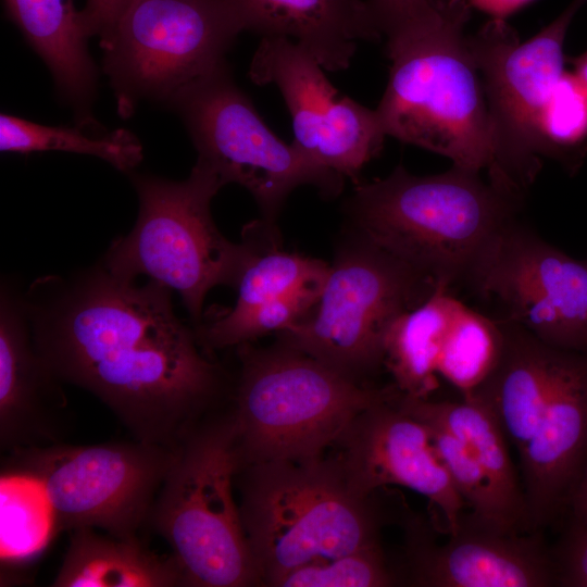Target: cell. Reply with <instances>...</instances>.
<instances>
[{"label": "cell", "instance_id": "obj_12", "mask_svg": "<svg viewBox=\"0 0 587 587\" xmlns=\"http://www.w3.org/2000/svg\"><path fill=\"white\" fill-rule=\"evenodd\" d=\"M183 117L198 161L226 184L246 188L264 220L273 222L290 192L315 186L335 197L344 176L322 167L280 140L232 78L227 64L186 88L172 103Z\"/></svg>", "mask_w": 587, "mask_h": 587}, {"label": "cell", "instance_id": "obj_22", "mask_svg": "<svg viewBox=\"0 0 587 587\" xmlns=\"http://www.w3.org/2000/svg\"><path fill=\"white\" fill-rule=\"evenodd\" d=\"M68 548L51 584L54 587L186 586L172 554L160 555L139 537L99 534L92 527L71 530Z\"/></svg>", "mask_w": 587, "mask_h": 587}, {"label": "cell", "instance_id": "obj_7", "mask_svg": "<svg viewBox=\"0 0 587 587\" xmlns=\"http://www.w3.org/2000/svg\"><path fill=\"white\" fill-rule=\"evenodd\" d=\"M133 182L138 218L100 264L120 278L146 275L176 290L199 325L207 294L218 285L236 288L249 257L248 243L226 239L211 215V201L225 183L198 160L185 180L134 175Z\"/></svg>", "mask_w": 587, "mask_h": 587}, {"label": "cell", "instance_id": "obj_21", "mask_svg": "<svg viewBox=\"0 0 587 587\" xmlns=\"http://www.w3.org/2000/svg\"><path fill=\"white\" fill-rule=\"evenodd\" d=\"M499 321L504 333L500 361L470 397L488 405L519 455L532 439L548 402L562 349L517 324Z\"/></svg>", "mask_w": 587, "mask_h": 587}, {"label": "cell", "instance_id": "obj_24", "mask_svg": "<svg viewBox=\"0 0 587 587\" xmlns=\"http://www.w3.org/2000/svg\"><path fill=\"white\" fill-rule=\"evenodd\" d=\"M7 15L45 61L58 90L86 114L96 87L87 34L73 0H3Z\"/></svg>", "mask_w": 587, "mask_h": 587}, {"label": "cell", "instance_id": "obj_16", "mask_svg": "<svg viewBox=\"0 0 587 587\" xmlns=\"http://www.w3.org/2000/svg\"><path fill=\"white\" fill-rule=\"evenodd\" d=\"M272 224L264 220L246 227L249 257L236 285V303L212 313L195 329L207 352L282 333L315 308L329 265L278 248L274 235L266 234Z\"/></svg>", "mask_w": 587, "mask_h": 587}, {"label": "cell", "instance_id": "obj_5", "mask_svg": "<svg viewBox=\"0 0 587 587\" xmlns=\"http://www.w3.org/2000/svg\"><path fill=\"white\" fill-rule=\"evenodd\" d=\"M242 367L233 416L239 469L273 461L319 459L353 420L392 399L398 389L367 388L284 345L257 351L238 346Z\"/></svg>", "mask_w": 587, "mask_h": 587}, {"label": "cell", "instance_id": "obj_26", "mask_svg": "<svg viewBox=\"0 0 587 587\" xmlns=\"http://www.w3.org/2000/svg\"><path fill=\"white\" fill-rule=\"evenodd\" d=\"M2 152L65 151L100 158L123 172H132L142 160V146L127 129L88 135L78 127L37 124L15 115H0Z\"/></svg>", "mask_w": 587, "mask_h": 587}, {"label": "cell", "instance_id": "obj_4", "mask_svg": "<svg viewBox=\"0 0 587 587\" xmlns=\"http://www.w3.org/2000/svg\"><path fill=\"white\" fill-rule=\"evenodd\" d=\"M237 473L241 521L262 583L379 545L371 496L350 486L339 460L263 462Z\"/></svg>", "mask_w": 587, "mask_h": 587}, {"label": "cell", "instance_id": "obj_8", "mask_svg": "<svg viewBox=\"0 0 587 587\" xmlns=\"http://www.w3.org/2000/svg\"><path fill=\"white\" fill-rule=\"evenodd\" d=\"M242 30L232 0H134L100 38L120 111L127 114L140 99L172 105L226 64Z\"/></svg>", "mask_w": 587, "mask_h": 587}, {"label": "cell", "instance_id": "obj_10", "mask_svg": "<svg viewBox=\"0 0 587 587\" xmlns=\"http://www.w3.org/2000/svg\"><path fill=\"white\" fill-rule=\"evenodd\" d=\"M176 449L133 441L16 451L10 471L40 490L54 525L134 538L149 522Z\"/></svg>", "mask_w": 587, "mask_h": 587}, {"label": "cell", "instance_id": "obj_11", "mask_svg": "<svg viewBox=\"0 0 587 587\" xmlns=\"http://www.w3.org/2000/svg\"><path fill=\"white\" fill-rule=\"evenodd\" d=\"M587 0H573L526 41L504 18L492 17L466 35L487 103L494 167L488 179L522 197L540 167L538 123L564 72L565 36Z\"/></svg>", "mask_w": 587, "mask_h": 587}, {"label": "cell", "instance_id": "obj_18", "mask_svg": "<svg viewBox=\"0 0 587 587\" xmlns=\"http://www.w3.org/2000/svg\"><path fill=\"white\" fill-rule=\"evenodd\" d=\"M529 532L562 513L587 465V350L560 352L548 402L519 454Z\"/></svg>", "mask_w": 587, "mask_h": 587}, {"label": "cell", "instance_id": "obj_33", "mask_svg": "<svg viewBox=\"0 0 587 587\" xmlns=\"http://www.w3.org/2000/svg\"><path fill=\"white\" fill-rule=\"evenodd\" d=\"M134 0H87L80 20L88 37L104 36Z\"/></svg>", "mask_w": 587, "mask_h": 587}, {"label": "cell", "instance_id": "obj_35", "mask_svg": "<svg viewBox=\"0 0 587 587\" xmlns=\"http://www.w3.org/2000/svg\"><path fill=\"white\" fill-rule=\"evenodd\" d=\"M569 516L587 523V465L570 498Z\"/></svg>", "mask_w": 587, "mask_h": 587}, {"label": "cell", "instance_id": "obj_30", "mask_svg": "<svg viewBox=\"0 0 587 587\" xmlns=\"http://www.w3.org/2000/svg\"><path fill=\"white\" fill-rule=\"evenodd\" d=\"M395 579L380 546H373L297 567L278 577L279 587H383Z\"/></svg>", "mask_w": 587, "mask_h": 587}, {"label": "cell", "instance_id": "obj_27", "mask_svg": "<svg viewBox=\"0 0 587 587\" xmlns=\"http://www.w3.org/2000/svg\"><path fill=\"white\" fill-rule=\"evenodd\" d=\"M504 345L500 321L459 303L445 338L437 373L462 398L473 395L497 367Z\"/></svg>", "mask_w": 587, "mask_h": 587}, {"label": "cell", "instance_id": "obj_34", "mask_svg": "<svg viewBox=\"0 0 587 587\" xmlns=\"http://www.w3.org/2000/svg\"><path fill=\"white\" fill-rule=\"evenodd\" d=\"M533 0H469L472 7L491 15L504 18Z\"/></svg>", "mask_w": 587, "mask_h": 587}, {"label": "cell", "instance_id": "obj_36", "mask_svg": "<svg viewBox=\"0 0 587 587\" xmlns=\"http://www.w3.org/2000/svg\"><path fill=\"white\" fill-rule=\"evenodd\" d=\"M573 73L587 90V51L571 60Z\"/></svg>", "mask_w": 587, "mask_h": 587}, {"label": "cell", "instance_id": "obj_20", "mask_svg": "<svg viewBox=\"0 0 587 587\" xmlns=\"http://www.w3.org/2000/svg\"><path fill=\"white\" fill-rule=\"evenodd\" d=\"M245 30L291 39L326 71L349 67L357 41H375L362 0H232Z\"/></svg>", "mask_w": 587, "mask_h": 587}, {"label": "cell", "instance_id": "obj_14", "mask_svg": "<svg viewBox=\"0 0 587 587\" xmlns=\"http://www.w3.org/2000/svg\"><path fill=\"white\" fill-rule=\"evenodd\" d=\"M321 64L286 37H263L249 67L257 85H275L291 116L294 145L317 165L357 178L382 150L385 130L375 110L342 96Z\"/></svg>", "mask_w": 587, "mask_h": 587}, {"label": "cell", "instance_id": "obj_28", "mask_svg": "<svg viewBox=\"0 0 587 587\" xmlns=\"http://www.w3.org/2000/svg\"><path fill=\"white\" fill-rule=\"evenodd\" d=\"M539 153L558 161L570 173L587 154V90L573 72L557 83L538 123Z\"/></svg>", "mask_w": 587, "mask_h": 587}, {"label": "cell", "instance_id": "obj_15", "mask_svg": "<svg viewBox=\"0 0 587 587\" xmlns=\"http://www.w3.org/2000/svg\"><path fill=\"white\" fill-rule=\"evenodd\" d=\"M398 392L353 420L338 440L344 448L339 462L350 486L362 496L395 485L425 497L444 516L451 534L466 504L438 454L428 426L396 403Z\"/></svg>", "mask_w": 587, "mask_h": 587}, {"label": "cell", "instance_id": "obj_6", "mask_svg": "<svg viewBox=\"0 0 587 587\" xmlns=\"http://www.w3.org/2000/svg\"><path fill=\"white\" fill-rule=\"evenodd\" d=\"M239 470L232 414L201 422L176 448L149 523L192 587L262 583L235 502Z\"/></svg>", "mask_w": 587, "mask_h": 587}, {"label": "cell", "instance_id": "obj_2", "mask_svg": "<svg viewBox=\"0 0 587 587\" xmlns=\"http://www.w3.org/2000/svg\"><path fill=\"white\" fill-rule=\"evenodd\" d=\"M480 173L460 166L416 176L402 165L358 183L347 212L361 236L450 290L474 271L521 207Z\"/></svg>", "mask_w": 587, "mask_h": 587}, {"label": "cell", "instance_id": "obj_29", "mask_svg": "<svg viewBox=\"0 0 587 587\" xmlns=\"http://www.w3.org/2000/svg\"><path fill=\"white\" fill-rule=\"evenodd\" d=\"M422 422L428 426L438 454L470 511L502 529L523 533L511 521L488 476L469 448L442 426Z\"/></svg>", "mask_w": 587, "mask_h": 587}, {"label": "cell", "instance_id": "obj_17", "mask_svg": "<svg viewBox=\"0 0 587 587\" xmlns=\"http://www.w3.org/2000/svg\"><path fill=\"white\" fill-rule=\"evenodd\" d=\"M412 583L425 587L555 586L551 549L540 532L517 533L464 512L438 544L421 525L409 528Z\"/></svg>", "mask_w": 587, "mask_h": 587}, {"label": "cell", "instance_id": "obj_23", "mask_svg": "<svg viewBox=\"0 0 587 587\" xmlns=\"http://www.w3.org/2000/svg\"><path fill=\"white\" fill-rule=\"evenodd\" d=\"M396 403L415 419L436 423L459 438L488 476L515 527L529 532L523 486L510 455V442L487 404L476 397L434 401L410 398L401 392Z\"/></svg>", "mask_w": 587, "mask_h": 587}, {"label": "cell", "instance_id": "obj_31", "mask_svg": "<svg viewBox=\"0 0 587 587\" xmlns=\"http://www.w3.org/2000/svg\"><path fill=\"white\" fill-rule=\"evenodd\" d=\"M550 549L555 586L587 587V523L569 516L561 536Z\"/></svg>", "mask_w": 587, "mask_h": 587}, {"label": "cell", "instance_id": "obj_19", "mask_svg": "<svg viewBox=\"0 0 587 587\" xmlns=\"http://www.w3.org/2000/svg\"><path fill=\"white\" fill-rule=\"evenodd\" d=\"M62 382L36 349L23 295L3 282L0 301V447L61 444L72 426Z\"/></svg>", "mask_w": 587, "mask_h": 587}, {"label": "cell", "instance_id": "obj_32", "mask_svg": "<svg viewBox=\"0 0 587 587\" xmlns=\"http://www.w3.org/2000/svg\"><path fill=\"white\" fill-rule=\"evenodd\" d=\"M433 0H365L371 25L377 36L391 38L423 17Z\"/></svg>", "mask_w": 587, "mask_h": 587}, {"label": "cell", "instance_id": "obj_1", "mask_svg": "<svg viewBox=\"0 0 587 587\" xmlns=\"http://www.w3.org/2000/svg\"><path fill=\"white\" fill-rule=\"evenodd\" d=\"M170 288L100 263L23 295L34 342L63 384L98 398L133 438L176 449L222 388L221 369L175 314Z\"/></svg>", "mask_w": 587, "mask_h": 587}, {"label": "cell", "instance_id": "obj_9", "mask_svg": "<svg viewBox=\"0 0 587 587\" xmlns=\"http://www.w3.org/2000/svg\"><path fill=\"white\" fill-rule=\"evenodd\" d=\"M430 278L361 236L329 266L315 311L280 333L284 345L354 379L384 361V337L425 301Z\"/></svg>", "mask_w": 587, "mask_h": 587}, {"label": "cell", "instance_id": "obj_13", "mask_svg": "<svg viewBox=\"0 0 587 587\" xmlns=\"http://www.w3.org/2000/svg\"><path fill=\"white\" fill-rule=\"evenodd\" d=\"M544 342L587 350V262L579 261L516 221L498 236L469 284Z\"/></svg>", "mask_w": 587, "mask_h": 587}, {"label": "cell", "instance_id": "obj_25", "mask_svg": "<svg viewBox=\"0 0 587 587\" xmlns=\"http://www.w3.org/2000/svg\"><path fill=\"white\" fill-rule=\"evenodd\" d=\"M461 301L444 287L399 315L384 337L383 363L404 396L428 399L438 388L437 365L442 345Z\"/></svg>", "mask_w": 587, "mask_h": 587}, {"label": "cell", "instance_id": "obj_3", "mask_svg": "<svg viewBox=\"0 0 587 587\" xmlns=\"http://www.w3.org/2000/svg\"><path fill=\"white\" fill-rule=\"evenodd\" d=\"M471 7L469 0H433L422 18L387 39L391 66L376 112L386 136L489 176L487 103L464 33Z\"/></svg>", "mask_w": 587, "mask_h": 587}]
</instances>
